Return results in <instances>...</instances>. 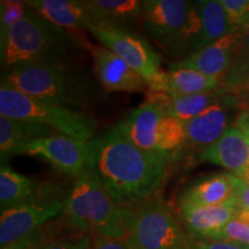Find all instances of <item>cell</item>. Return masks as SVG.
<instances>
[{
  "label": "cell",
  "instance_id": "obj_34",
  "mask_svg": "<svg viewBox=\"0 0 249 249\" xmlns=\"http://www.w3.org/2000/svg\"><path fill=\"white\" fill-rule=\"evenodd\" d=\"M40 242L42 241H40L39 232H36L34 234L21 239V240L13 242V244L1 247V249H35Z\"/></svg>",
  "mask_w": 249,
  "mask_h": 249
},
{
  "label": "cell",
  "instance_id": "obj_12",
  "mask_svg": "<svg viewBox=\"0 0 249 249\" xmlns=\"http://www.w3.org/2000/svg\"><path fill=\"white\" fill-rule=\"evenodd\" d=\"M235 107V96L226 93L203 113L188 121L186 124L185 142L180 149H201L202 152L213 144L231 126L229 124L231 120L232 108Z\"/></svg>",
  "mask_w": 249,
  "mask_h": 249
},
{
  "label": "cell",
  "instance_id": "obj_22",
  "mask_svg": "<svg viewBox=\"0 0 249 249\" xmlns=\"http://www.w3.org/2000/svg\"><path fill=\"white\" fill-rule=\"evenodd\" d=\"M96 26L133 31L142 22L141 0H85Z\"/></svg>",
  "mask_w": 249,
  "mask_h": 249
},
{
  "label": "cell",
  "instance_id": "obj_24",
  "mask_svg": "<svg viewBox=\"0 0 249 249\" xmlns=\"http://www.w3.org/2000/svg\"><path fill=\"white\" fill-rule=\"evenodd\" d=\"M196 5L201 17V33L195 44L194 52L225 38L236 30L232 26L229 15L219 0H201L196 1Z\"/></svg>",
  "mask_w": 249,
  "mask_h": 249
},
{
  "label": "cell",
  "instance_id": "obj_32",
  "mask_svg": "<svg viewBox=\"0 0 249 249\" xmlns=\"http://www.w3.org/2000/svg\"><path fill=\"white\" fill-rule=\"evenodd\" d=\"M194 249H249L239 242L233 241H211V242H196L193 245Z\"/></svg>",
  "mask_w": 249,
  "mask_h": 249
},
{
  "label": "cell",
  "instance_id": "obj_15",
  "mask_svg": "<svg viewBox=\"0 0 249 249\" xmlns=\"http://www.w3.org/2000/svg\"><path fill=\"white\" fill-rule=\"evenodd\" d=\"M200 160L222 166L236 178L249 169V144L245 134L236 126H230L213 144L204 149Z\"/></svg>",
  "mask_w": 249,
  "mask_h": 249
},
{
  "label": "cell",
  "instance_id": "obj_21",
  "mask_svg": "<svg viewBox=\"0 0 249 249\" xmlns=\"http://www.w3.org/2000/svg\"><path fill=\"white\" fill-rule=\"evenodd\" d=\"M57 133L51 127L0 116V155L2 164L12 156L22 155L30 143Z\"/></svg>",
  "mask_w": 249,
  "mask_h": 249
},
{
  "label": "cell",
  "instance_id": "obj_23",
  "mask_svg": "<svg viewBox=\"0 0 249 249\" xmlns=\"http://www.w3.org/2000/svg\"><path fill=\"white\" fill-rule=\"evenodd\" d=\"M152 98L149 102L157 103L160 105L165 116L177 118L187 124L188 121L198 117L213 107L214 103L219 101L224 95H226V89H217L214 91L197 93V95L183 96V97L172 98L166 93L152 92Z\"/></svg>",
  "mask_w": 249,
  "mask_h": 249
},
{
  "label": "cell",
  "instance_id": "obj_38",
  "mask_svg": "<svg viewBox=\"0 0 249 249\" xmlns=\"http://www.w3.org/2000/svg\"><path fill=\"white\" fill-rule=\"evenodd\" d=\"M248 223H249V222H248Z\"/></svg>",
  "mask_w": 249,
  "mask_h": 249
},
{
  "label": "cell",
  "instance_id": "obj_13",
  "mask_svg": "<svg viewBox=\"0 0 249 249\" xmlns=\"http://www.w3.org/2000/svg\"><path fill=\"white\" fill-rule=\"evenodd\" d=\"M59 187L52 182H42L17 172L6 164L0 169V207L2 210L20 205L58 200Z\"/></svg>",
  "mask_w": 249,
  "mask_h": 249
},
{
  "label": "cell",
  "instance_id": "obj_20",
  "mask_svg": "<svg viewBox=\"0 0 249 249\" xmlns=\"http://www.w3.org/2000/svg\"><path fill=\"white\" fill-rule=\"evenodd\" d=\"M31 9L55 26L64 29H86L96 26V21L85 0H33L27 1Z\"/></svg>",
  "mask_w": 249,
  "mask_h": 249
},
{
  "label": "cell",
  "instance_id": "obj_7",
  "mask_svg": "<svg viewBox=\"0 0 249 249\" xmlns=\"http://www.w3.org/2000/svg\"><path fill=\"white\" fill-rule=\"evenodd\" d=\"M186 234L160 197L132 210L124 238L132 249H178Z\"/></svg>",
  "mask_w": 249,
  "mask_h": 249
},
{
  "label": "cell",
  "instance_id": "obj_4",
  "mask_svg": "<svg viewBox=\"0 0 249 249\" xmlns=\"http://www.w3.org/2000/svg\"><path fill=\"white\" fill-rule=\"evenodd\" d=\"M132 209L118 204L88 171L76 178L64 200V216L70 225L99 236L124 239Z\"/></svg>",
  "mask_w": 249,
  "mask_h": 249
},
{
  "label": "cell",
  "instance_id": "obj_6",
  "mask_svg": "<svg viewBox=\"0 0 249 249\" xmlns=\"http://www.w3.org/2000/svg\"><path fill=\"white\" fill-rule=\"evenodd\" d=\"M0 116L53 128L71 138L89 142L95 138L96 123L82 111L40 101L1 82Z\"/></svg>",
  "mask_w": 249,
  "mask_h": 249
},
{
  "label": "cell",
  "instance_id": "obj_10",
  "mask_svg": "<svg viewBox=\"0 0 249 249\" xmlns=\"http://www.w3.org/2000/svg\"><path fill=\"white\" fill-rule=\"evenodd\" d=\"M64 213V200L30 203L2 210L0 216V246L13 244L38 232L49 220Z\"/></svg>",
  "mask_w": 249,
  "mask_h": 249
},
{
  "label": "cell",
  "instance_id": "obj_26",
  "mask_svg": "<svg viewBox=\"0 0 249 249\" xmlns=\"http://www.w3.org/2000/svg\"><path fill=\"white\" fill-rule=\"evenodd\" d=\"M242 36L236 48L232 66L225 75L226 88L245 86L249 76V20L241 28Z\"/></svg>",
  "mask_w": 249,
  "mask_h": 249
},
{
  "label": "cell",
  "instance_id": "obj_17",
  "mask_svg": "<svg viewBox=\"0 0 249 249\" xmlns=\"http://www.w3.org/2000/svg\"><path fill=\"white\" fill-rule=\"evenodd\" d=\"M165 113L160 105L145 102L133 110L126 119L117 124L119 132L134 145L145 151H156V139L160 120Z\"/></svg>",
  "mask_w": 249,
  "mask_h": 249
},
{
  "label": "cell",
  "instance_id": "obj_29",
  "mask_svg": "<svg viewBox=\"0 0 249 249\" xmlns=\"http://www.w3.org/2000/svg\"><path fill=\"white\" fill-rule=\"evenodd\" d=\"M234 29L239 30L249 20V0H219Z\"/></svg>",
  "mask_w": 249,
  "mask_h": 249
},
{
  "label": "cell",
  "instance_id": "obj_3",
  "mask_svg": "<svg viewBox=\"0 0 249 249\" xmlns=\"http://www.w3.org/2000/svg\"><path fill=\"white\" fill-rule=\"evenodd\" d=\"M1 82L34 98L74 110L87 108L95 97L89 77L67 62L18 65L5 71Z\"/></svg>",
  "mask_w": 249,
  "mask_h": 249
},
{
  "label": "cell",
  "instance_id": "obj_16",
  "mask_svg": "<svg viewBox=\"0 0 249 249\" xmlns=\"http://www.w3.org/2000/svg\"><path fill=\"white\" fill-rule=\"evenodd\" d=\"M222 79H217L194 70H172L160 71L148 81V88L152 92L166 93L172 98L197 93L214 91L219 89Z\"/></svg>",
  "mask_w": 249,
  "mask_h": 249
},
{
  "label": "cell",
  "instance_id": "obj_14",
  "mask_svg": "<svg viewBox=\"0 0 249 249\" xmlns=\"http://www.w3.org/2000/svg\"><path fill=\"white\" fill-rule=\"evenodd\" d=\"M241 36V29L233 31L225 38L171 64L169 71L187 68L201 71L205 75L222 79L232 66Z\"/></svg>",
  "mask_w": 249,
  "mask_h": 249
},
{
  "label": "cell",
  "instance_id": "obj_2",
  "mask_svg": "<svg viewBox=\"0 0 249 249\" xmlns=\"http://www.w3.org/2000/svg\"><path fill=\"white\" fill-rule=\"evenodd\" d=\"M79 43L70 31L51 23L29 7L27 15L0 36L4 71L27 64L67 62Z\"/></svg>",
  "mask_w": 249,
  "mask_h": 249
},
{
  "label": "cell",
  "instance_id": "obj_37",
  "mask_svg": "<svg viewBox=\"0 0 249 249\" xmlns=\"http://www.w3.org/2000/svg\"><path fill=\"white\" fill-rule=\"evenodd\" d=\"M246 87H247V89L249 90V76H248V79H247V81H246Z\"/></svg>",
  "mask_w": 249,
  "mask_h": 249
},
{
  "label": "cell",
  "instance_id": "obj_5",
  "mask_svg": "<svg viewBox=\"0 0 249 249\" xmlns=\"http://www.w3.org/2000/svg\"><path fill=\"white\" fill-rule=\"evenodd\" d=\"M142 23L148 36L176 58L192 54L201 33L196 1L144 0Z\"/></svg>",
  "mask_w": 249,
  "mask_h": 249
},
{
  "label": "cell",
  "instance_id": "obj_25",
  "mask_svg": "<svg viewBox=\"0 0 249 249\" xmlns=\"http://www.w3.org/2000/svg\"><path fill=\"white\" fill-rule=\"evenodd\" d=\"M186 139V124L177 118L164 116L156 139V150L163 154L178 151Z\"/></svg>",
  "mask_w": 249,
  "mask_h": 249
},
{
  "label": "cell",
  "instance_id": "obj_1",
  "mask_svg": "<svg viewBox=\"0 0 249 249\" xmlns=\"http://www.w3.org/2000/svg\"><path fill=\"white\" fill-rule=\"evenodd\" d=\"M171 155L142 150L117 127L89 141L88 171L118 204L145 202L166 178Z\"/></svg>",
  "mask_w": 249,
  "mask_h": 249
},
{
  "label": "cell",
  "instance_id": "obj_8",
  "mask_svg": "<svg viewBox=\"0 0 249 249\" xmlns=\"http://www.w3.org/2000/svg\"><path fill=\"white\" fill-rule=\"evenodd\" d=\"M88 31L103 46L139 71L147 82L160 71V55L143 36L134 31L107 26H92L88 28Z\"/></svg>",
  "mask_w": 249,
  "mask_h": 249
},
{
  "label": "cell",
  "instance_id": "obj_9",
  "mask_svg": "<svg viewBox=\"0 0 249 249\" xmlns=\"http://www.w3.org/2000/svg\"><path fill=\"white\" fill-rule=\"evenodd\" d=\"M22 155L35 156L59 172L79 178L88 169L89 142L57 133L30 143Z\"/></svg>",
  "mask_w": 249,
  "mask_h": 249
},
{
  "label": "cell",
  "instance_id": "obj_18",
  "mask_svg": "<svg viewBox=\"0 0 249 249\" xmlns=\"http://www.w3.org/2000/svg\"><path fill=\"white\" fill-rule=\"evenodd\" d=\"M187 231L194 238L208 240L233 219L239 217L233 196L222 204L180 208Z\"/></svg>",
  "mask_w": 249,
  "mask_h": 249
},
{
  "label": "cell",
  "instance_id": "obj_11",
  "mask_svg": "<svg viewBox=\"0 0 249 249\" xmlns=\"http://www.w3.org/2000/svg\"><path fill=\"white\" fill-rule=\"evenodd\" d=\"M89 49L96 76L107 91L142 92L149 89L144 77L111 50L103 45H89Z\"/></svg>",
  "mask_w": 249,
  "mask_h": 249
},
{
  "label": "cell",
  "instance_id": "obj_36",
  "mask_svg": "<svg viewBox=\"0 0 249 249\" xmlns=\"http://www.w3.org/2000/svg\"><path fill=\"white\" fill-rule=\"evenodd\" d=\"M178 249H194L193 248V245L191 244V241H189V239H188V236H185V238L182 239V241H181V244L179 245V247H178Z\"/></svg>",
  "mask_w": 249,
  "mask_h": 249
},
{
  "label": "cell",
  "instance_id": "obj_35",
  "mask_svg": "<svg viewBox=\"0 0 249 249\" xmlns=\"http://www.w3.org/2000/svg\"><path fill=\"white\" fill-rule=\"evenodd\" d=\"M235 126L238 127V128H240L241 132L245 134L246 139H247L248 144H249V111H244L239 114L238 118H236ZM240 180L241 181H244L245 183H247V185H249V169L247 172L242 176V178H240Z\"/></svg>",
  "mask_w": 249,
  "mask_h": 249
},
{
  "label": "cell",
  "instance_id": "obj_31",
  "mask_svg": "<svg viewBox=\"0 0 249 249\" xmlns=\"http://www.w3.org/2000/svg\"><path fill=\"white\" fill-rule=\"evenodd\" d=\"M35 249H92L90 239L88 236H82L77 239H66L40 244Z\"/></svg>",
  "mask_w": 249,
  "mask_h": 249
},
{
  "label": "cell",
  "instance_id": "obj_30",
  "mask_svg": "<svg viewBox=\"0 0 249 249\" xmlns=\"http://www.w3.org/2000/svg\"><path fill=\"white\" fill-rule=\"evenodd\" d=\"M235 205L239 210L238 219L242 222H249V185L241 181L240 179L236 178L235 191L233 194Z\"/></svg>",
  "mask_w": 249,
  "mask_h": 249
},
{
  "label": "cell",
  "instance_id": "obj_33",
  "mask_svg": "<svg viewBox=\"0 0 249 249\" xmlns=\"http://www.w3.org/2000/svg\"><path fill=\"white\" fill-rule=\"evenodd\" d=\"M92 249H132L124 239H112L107 236H98Z\"/></svg>",
  "mask_w": 249,
  "mask_h": 249
},
{
  "label": "cell",
  "instance_id": "obj_19",
  "mask_svg": "<svg viewBox=\"0 0 249 249\" xmlns=\"http://www.w3.org/2000/svg\"><path fill=\"white\" fill-rule=\"evenodd\" d=\"M236 177L218 173L204 177L189 185L179 196V207H209L229 201L234 194Z\"/></svg>",
  "mask_w": 249,
  "mask_h": 249
},
{
  "label": "cell",
  "instance_id": "obj_28",
  "mask_svg": "<svg viewBox=\"0 0 249 249\" xmlns=\"http://www.w3.org/2000/svg\"><path fill=\"white\" fill-rule=\"evenodd\" d=\"M209 241H233L249 247V223L233 219L208 239Z\"/></svg>",
  "mask_w": 249,
  "mask_h": 249
},
{
  "label": "cell",
  "instance_id": "obj_27",
  "mask_svg": "<svg viewBox=\"0 0 249 249\" xmlns=\"http://www.w3.org/2000/svg\"><path fill=\"white\" fill-rule=\"evenodd\" d=\"M28 6L27 1H13L6 0L1 1L0 5V36H4L7 31L20 22L27 15Z\"/></svg>",
  "mask_w": 249,
  "mask_h": 249
}]
</instances>
